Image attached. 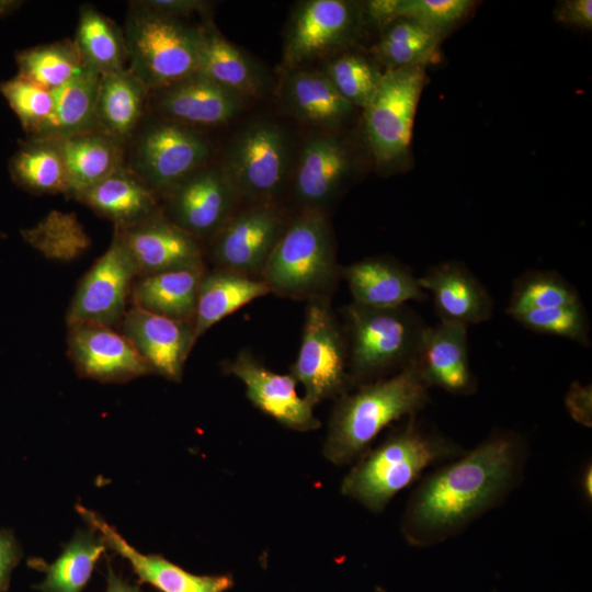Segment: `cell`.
Instances as JSON below:
<instances>
[{
    "mask_svg": "<svg viewBox=\"0 0 592 592\" xmlns=\"http://www.w3.org/2000/svg\"><path fill=\"white\" fill-rule=\"evenodd\" d=\"M528 446L509 430H496L471 449L424 476L406 504L400 531L418 548L464 532L499 506L522 482Z\"/></svg>",
    "mask_w": 592,
    "mask_h": 592,
    "instance_id": "cell-1",
    "label": "cell"
},
{
    "mask_svg": "<svg viewBox=\"0 0 592 592\" xmlns=\"http://www.w3.org/2000/svg\"><path fill=\"white\" fill-rule=\"evenodd\" d=\"M429 389L413 360L390 376L338 397L329 418L325 457L334 465L357 459L386 426L418 415L430 401Z\"/></svg>",
    "mask_w": 592,
    "mask_h": 592,
    "instance_id": "cell-2",
    "label": "cell"
},
{
    "mask_svg": "<svg viewBox=\"0 0 592 592\" xmlns=\"http://www.w3.org/2000/svg\"><path fill=\"white\" fill-rule=\"evenodd\" d=\"M465 449L409 417L375 448L366 449L343 478L341 493L373 513L419 479L424 470L458 457Z\"/></svg>",
    "mask_w": 592,
    "mask_h": 592,
    "instance_id": "cell-3",
    "label": "cell"
},
{
    "mask_svg": "<svg viewBox=\"0 0 592 592\" xmlns=\"http://www.w3.org/2000/svg\"><path fill=\"white\" fill-rule=\"evenodd\" d=\"M334 235L319 209L296 212L275 244L261 275L271 294L309 300L331 298L340 276Z\"/></svg>",
    "mask_w": 592,
    "mask_h": 592,
    "instance_id": "cell-4",
    "label": "cell"
},
{
    "mask_svg": "<svg viewBox=\"0 0 592 592\" xmlns=\"http://www.w3.org/2000/svg\"><path fill=\"white\" fill-rule=\"evenodd\" d=\"M341 326L352 389L409 365L426 327L407 306L374 308L354 301L343 307Z\"/></svg>",
    "mask_w": 592,
    "mask_h": 592,
    "instance_id": "cell-5",
    "label": "cell"
},
{
    "mask_svg": "<svg viewBox=\"0 0 592 592\" xmlns=\"http://www.w3.org/2000/svg\"><path fill=\"white\" fill-rule=\"evenodd\" d=\"M123 34L127 68L149 92L197 72L198 30L178 18L137 1L128 12Z\"/></svg>",
    "mask_w": 592,
    "mask_h": 592,
    "instance_id": "cell-6",
    "label": "cell"
},
{
    "mask_svg": "<svg viewBox=\"0 0 592 592\" xmlns=\"http://www.w3.org/2000/svg\"><path fill=\"white\" fill-rule=\"evenodd\" d=\"M289 374L304 387V397L314 407L352 389L345 338L331 298L306 301L299 351Z\"/></svg>",
    "mask_w": 592,
    "mask_h": 592,
    "instance_id": "cell-7",
    "label": "cell"
},
{
    "mask_svg": "<svg viewBox=\"0 0 592 592\" xmlns=\"http://www.w3.org/2000/svg\"><path fill=\"white\" fill-rule=\"evenodd\" d=\"M425 80V66L383 72L375 94L364 109L366 141L378 164H392L407 155Z\"/></svg>",
    "mask_w": 592,
    "mask_h": 592,
    "instance_id": "cell-8",
    "label": "cell"
},
{
    "mask_svg": "<svg viewBox=\"0 0 592 592\" xmlns=\"http://www.w3.org/2000/svg\"><path fill=\"white\" fill-rule=\"evenodd\" d=\"M289 153L283 132L255 122L230 143L223 171L241 203L276 204L285 186Z\"/></svg>",
    "mask_w": 592,
    "mask_h": 592,
    "instance_id": "cell-9",
    "label": "cell"
},
{
    "mask_svg": "<svg viewBox=\"0 0 592 592\" xmlns=\"http://www.w3.org/2000/svg\"><path fill=\"white\" fill-rule=\"evenodd\" d=\"M289 218L276 204H247L205 246L212 267L260 278Z\"/></svg>",
    "mask_w": 592,
    "mask_h": 592,
    "instance_id": "cell-10",
    "label": "cell"
},
{
    "mask_svg": "<svg viewBox=\"0 0 592 592\" xmlns=\"http://www.w3.org/2000/svg\"><path fill=\"white\" fill-rule=\"evenodd\" d=\"M209 145L194 128L167 119L149 124L138 136L129 169L159 196L205 166Z\"/></svg>",
    "mask_w": 592,
    "mask_h": 592,
    "instance_id": "cell-11",
    "label": "cell"
},
{
    "mask_svg": "<svg viewBox=\"0 0 592 592\" xmlns=\"http://www.w3.org/2000/svg\"><path fill=\"white\" fill-rule=\"evenodd\" d=\"M162 213L204 247L239 209L241 201L223 169L203 166L162 195Z\"/></svg>",
    "mask_w": 592,
    "mask_h": 592,
    "instance_id": "cell-12",
    "label": "cell"
},
{
    "mask_svg": "<svg viewBox=\"0 0 592 592\" xmlns=\"http://www.w3.org/2000/svg\"><path fill=\"white\" fill-rule=\"evenodd\" d=\"M136 277L134 262L114 232L109 249L80 281L67 311V325L93 322L114 327L121 323Z\"/></svg>",
    "mask_w": 592,
    "mask_h": 592,
    "instance_id": "cell-13",
    "label": "cell"
},
{
    "mask_svg": "<svg viewBox=\"0 0 592 592\" xmlns=\"http://www.w3.org/2000/svg\"><path fill=\"white\" fill-rule=\"evenodd\" d=\"M360 25V11L344 0H309L292 14L284 41V64L295 69L349 44Z\"/></svg>",
    "mask_w": 592,
    "mask_h": 592,
    "instance_id": "cell-14",
    "label": "cell"
},
{
    "mask_svg": "<svg viewBox=\"0 0 592 592\" xmlns=\"http://www.w3.org/2000/svg\"><path fill=\"white\" fill-rule=\"evenodd\" d=\"M137 277L206 267L205 247L161 212L127 227H115Z\"/></svg>",
    "mask_w": 592,
    "mask_h": 592,
    "instance_id": "cell-15",
    "label": "cell"
},
{
    "mask_svg": "<svg viewBox=\"0 0 592 592\" xmlns=\"http://www.w3.org/2000/svg\"><path fill=\"white\" fill-rule=\"evenodd\" d=\"M224 372L246 386L250 402L285 428L307 432L320 426L314 406L297 394V382L288 374H278L264 366L250 350H241L232 360L224 361Z\"/></svg>",
    "mask_w": 592,
    "mask_h": 592,
    "instance_id": "cell-16",
    "label": "cell"
},
{
    "mask_svg": "<svg viewBox=\"0 0 592 592\" xmlns=\"http://www.w3.org/2000/svg\"><path fill=\"white\" fill-rule=\"evenodd\" d=\"M68 354L77 373L103 383H125L152 374L129 340L113 327L79 322L68 326Z\"/></svg>",
    "mask_w": 592,
    "mask_h": 592,
    "instance_id": "cell-17",
    "label": "cell"
},
{
    "mask_svg": "<svg viewBox=\"0 0 592 592\" xmlns=\"http://www.w3.org/2000/svg\"><path fill=\"white\" fill-rule=\"evenodd\" d=\"M122 333L152 373L179 383L184 364L196 343L194 323L159 316L136 306L125 312Z\"/></svg>",
    "mask_w": 592,
    "mask_h": 592,
    "instance_id": "cell-18",
    "label": "cell"
},
{
    "mask_svg": "<svg viewBox=\"0 0 592 592\" xmlns=\"http://www.w3.org/2000/svg\"><path fill=\"white\" fill-rule=\"evenodd\" d=\"M76 510L89 527L103 536L109 548L129 562L140 582L160 592H225L232 585L228 576L193 574L163 556L143 554L98 513L81 504H77Z\"/></svg>",
    "mask_w": 592,
    "mask_h": 592,
    "instance_id": "cell-19",
    "label": "cell"
},
{
    "mask_svg": "<svg viewBox=\"0 0 592 592\" xmlns=\"http://www.w3.org/2000/svg\"><path fill=\"white\" fill-rule=\"evenodd\" d=\"M150 92L163 119L187 127L227 124L242 109L240 96L197 72Z\"/></svg>",
    "mask_w": 592,
    "mask_h": 592,
    "instance_id": "cell-20",
    "label": "cell"
},
{
    "mask_svg": "<svg viewBox=\"0 0 592 592\" xmlns=\"http://www.w3.org/2000/svg\"><path fill=\"white\" fill-rule=\"evenodd\" d=\"M468 356L467 326L441 320L424 328L414 361L429 388L471 395L476 379Z\"/></svg>",
    "mask_w": 592,
    "mask_h": 592,
    "instance_id": "cell-21",
    "label": "cell"
},
{
    "mask_svg": "<svg viewBox=\"0 0 592 592\" xmlns=\"http://www.w3.org/2000/svg\"><path fill=\"white\" fill-rule=\"evenodd\" d=\"M353 301L374 308H396L423 301L428 293L408 267L386 258L373 257L341 266Z\"/></svg>",
    "mask_w": 592,
    "mask_h": 592,
    "instance_id": "cell-22",
    "label": "cell"
},
{
    "mask_svg": "<svg viewBox=\"0 0 592 592\" xmlns=\"http://www.w3.org/2000/svg\"><path fill=\"white\" fill-rule=\"evenodd\" d=\"M421 287L433 297L441 320L464 326L487 321L493 300L474 274L457 262L430 267L419 277Z\"/></svg>",
    "mask_w": 592,
    "mask_h": 592,
    "instance_id": "cell-23",
    "label": "cell"
},
{
    "mask_svg": "<svg viewBox=\"0 0 592 592\" xmlns=\"http://www.w3.org/2000/svg\"><path fill=\"white\" fill-rule=\"evenodd\" d=\"M350 168L345 147L334 137H316L303 148L293 181V197L303 209L326 212ZM295 212V213H296Z\"/></svg>",
    "mask_w": 592,
    "mask_h": 592,
    "instance_id": "cell-24",
    "label": "cell"
},
{
    "mask_svg": "<svg viewBox=\"0 0 592 592\" xmlns=\"http://www.w3.org/2000/svg\"><path fill=\"white\" fill-rule=\"evenodd\" d=\"M159 195L129 167H122L77 200L98 215L127 227L161 212Z\"/></svg>",
    "mask_w": 592,
    "mask_h": 592,
    "instance_id": "cell-25",
    "label": "cell"
},
{
    "mask_svg": "<svg viewBox=\"0 0 592 592\" xmlns=\"http://www.w3.org/2000/svg\"><path fill=\"white\" fill-rule=\"evenodd\" d=\"M100 77L87 67L66 84L52 90L53 110L29 138L61 140L98 129L96 98Z\"/></svg>",
    "mask_w": 592,
    "mask_h": 592,
    "instance_id": "cell-26",
    "label": "cell"
},
{
    "mask_svg": "<svg viewBox=\"0 0 592 592\" xmlns=\"http://www.w3.org/2000/svg\"><path fill=\"white\" fill-rule=\"evenodd\" d=\"M207 269L177 270L138 277L130 292L132 306L194 323L200 283Z\"/></svg>",
    "mask_w": 592,
    "mask_h": 592,
    "instance_id": "cell-27",
    "label": "cell"
},
{
    "mask_svg": "<svg viewBox=\"0 0 592 592\" xmlns=\"http://www.w3.org/2000/svg\"><path fill=\"white\" fill-rule=\"evenodd\" d=\"M68 175V196L78 198L125 166L124 144L99 129L59 140Z\"/></svg>",
    "mask_w": 592,
    "mask_h": 592,
    "instance_id": "cell-28",
    "label": "cell"
},
{
    "mask_svg": "<svg viewBox=\"0 0 592 592\" xmlns=\"http://www.w3.org/2000/svg\"><path fill=\"white\" fill-rule=\"evenodd\" d=\"M148 93L128 68L101 76L96 98L98 129L125 145L143 117Z\"/></svg>",
    "mask_w": 592,
    "mask_h": 592,
    "instance_id": "cell-29",
    "label": "cell"
},
{
    "mask_svg": "<svg viewBox=\"0 0 592 592\" xmlns=\"http://www.w3.org/2000/svg\"><path fill=\"white\" fill-rule=\"evenodd\" d=\"M270 293L260 278L212 267L204 273L198 288L194 333L198 340L214 325L250 301Z\"/></svg>",
    "mask_w": 592,
    "mask_h": 592,
    "instance_id": "cell-30",
    "label": "cell"
},
{
    "mask_svg": "<svg viewBox=\"0 0 592 592\" xmlns=\"http://www.w3.org/2000/svg\"><path fill=\"white\" fill-rule=\"evenodd\" d=\"M198 30L197 73L241 99L258 96L263 81L258 68L214 26Z\"/></svg>",
    "mask_w": 592,
    "mask_h": 592,
    "instance_id": "cell-31",
    "label": "cell"
},
{
    "mask_svg": "<svg viewBox=\"0 0 592 592\" xmlns=\"http://www.w3.org/2000/svg\"><path fill=\"white\" fill-rule=\"evenodd\" d=\"M283 100L287 110L305 123L335 126L352 112L321 71L294 70L285 80Z\"/></svg>",
    "mask_w": 592,
    "mask_h": 592,
    "instance_id": "cell-32",
    "label": "cell"
},
{
    "mask_svg": "<svg viewBox=\"0 0 592 592\" xmlns=\"http://www.w3.org/2000/svg\"><path fill=\"white\" fill-rule=\"evenodd\" d=\"M106 548L103 536L92 527L77 530L53 563L44 565L39 559L31 562L45 572L43 581L33 589L39 592H82Z\"/></svg>",
    "mask_w": 592,
    "mask_h": 592,
    "instance_id": "cell-33",
    "label": "cell"
},
{
    "mask_svg": "<svg viewBox=\"0 0 592 592\" xmlns=\"http://www.w3.org/2000/svg\"><path fill=\"white\" fill-rule=\"evenodd\" d=\"M12 181L33 194L68 193V175L59 140L29 138L14 152Z\"/></svg>",
    "mask_w": 592,
    "mask_h": 592,
    "instance_id": "cell-34",
    "label": "cell"
},
{
    "mask_svg": "<svg viewBox=\"0 0 592 592\" xmlns=\"http://www.w3.org/2000/svg\"><path fill=\"white\" fill-rule=\"evenodd\" d=\"M75 44L84 65L99 75L125 69L127 52L124 34L92 5H82Z\"/></svg>",
    "mask_w": 592,
    "mask_h": 592,
    "instance_id": "cell-35",
    "label": "cell"
},
{
    "mask_svg": "<svg viewBox=\"0 0 592 592\" xmlns=\"http://www.w3.org/2000/svg\"><path fill=\"white\" fill-rule=\"evenodd\" d=\"M441 34L423 24L399 18L385 25L375 52L389 69L426 66L436 56Z\"/></svg>",
    "mask_w": 592,
    "mask_h": 592,
    "instance_id": "cell-36",
    "label": "cell"
},
{
    "mask_svg": "<svg viewBox=\"0 0 592 592\" xmlns=\"http://www.w3.org/2000/svg\"><path fill=\"white\" fill-rule=\"evenodd\" d=\"M15 60L19 76L48 90L66 84L87 68L75 42L69 39L21 50Z\"/></svg>",
    "mask_w": 592,
    "mask_h": 592,
    "instance_id": "cell-37",
    "label": "cell"
},
{
    "mask_svg": "<svg viewBox=\"0 0 592 592\" xmlns=\"http://www.w3.org/2000/svg\"><path fill=\"white\" fill-rule=\"evenodd\" d=\"M581 303L576 288L554 271H530L513 284L506 307L509 316L532 309L571 306Z\"/></svg>",
    "mask_w": 592,
    "mask_h": 592,
    "instance_id": "cell-38",
    "label": "cell"
},
{
    "mask_svg": "<svg viewBox=\"0 0 592 592\" xmlns=\"http://www.w3.org/2000/svg\"><path fill=\"white\" fill-rule=\"evenodd\" d=\"M321 72L352 106L363 110L375 94L383 72L357 54H343L327 61Z\"/></svg>",
    "mask_w": 592,
    "mask_h": 592,
    "instance_id": "cell-39",
    "label": "cell"
},
{
    "mask_svg": "<svg viewBox=\"0 0 592 592\" xmlns=\"http://www.w3.org/2000/svg\"><path fill=\"white\" fill-rule=\"evenodd\" d=\"M524 328L590 345V326L582 303L546 309H532L511 316Z\"/></svg>",
    "mask_w": 592,
    "mask_h": 592,
    "instance_id": "cell-40",
    "label": "cell"
},
{
    "mask_svg": "<svg viewBox=\"0 0 592 592\" xmlns=\"http://www.w3.org/2000/svg\"><path fill=\"white\" fill-rule=\"evenodd\" d=\"M0 94L29 136L47 119L53 110L52 90L19 75L0 82Z\"/></svg>",
    "mask_w": 592,
    "mask_h": 592,
    "instance_id": "cell-41",
    "label": "cell"
},
{
    "mask_svg": "<svg viewBox=\"0 0 592 592\" xmlns=\"http://www.w3.org/2000/svg\"><path fill=\"white\" fill-rule=\"evenodd\" d=\"M468 0H398L397 19L414 20L441 34L471 8Z\"/></svg>",
    "mask_w": 592,
    "mask_h": 592,
    "instance_id": "cell-42",
    "label": "cell"
},
{
    "mask_svg": "<svg viewBox=\"0 0 592 592\" xmlns=\"http://www.w3.org/2000/svg\"><path fill=\"white\" fill-rule=\"evenodd\" d=\"M23 551L10 528H0V592L8 591L14 568L22 559Z\"/></svg>",
    "mask_w": 592,
    "mask_h": 592,
    "instance_id": "cell-43",
    "label": "cell"
},
{
    "mask_svg": "<svg viewBox=\"0 0 592 592\" xmlns=\"http://www.w3.org/2000/svg\"><path fill=\"white\" fill-rule=\"evenodd\" d=\"M571 418L588 428L592 426V389L591 385L572 383L565 400Z\"/></svg>",
    "mask_w": 592,
    "mask_h": 592,
    "instance_id": "cell-44",
    "label": "cell"
},
{
    "mask_svg": "<svg viewBox=\"0 0 592 592\" xmlns=\"http://www.w3.org/2000/svg\"><path fill=\"white\" fill-rule=\"evenodd\" d=\"M558 20L577 27L592 29V1L568 0L562 1L556 10Z\"/></svg>",
    "mask_w": 592,
    "mask_h": 592,
    "instance_id": "cell-45",
    "label": "cell"
},
{
    "mask_svg": "<svg viewBox=\"0 0 592 592\" xmlns=\"http://www.w3.org/2000/svg\"><path fill=\"white\" fill-rule=\"evenodd\" d=\"M141 2L157 12L173 18L190 14L205 5L204 2L197 0H148Z\"/></svg>",
    "mask_w": 592,
    "mask_h": 592,
    "instance_id": "cell-46",
    "label": "cell"
},
{
    "mask_svg": "<svg viewBox=\"0 0 592 592\" xmlns=\"http://www.w3.org/2000/svg\"><path fill=\"white\" fill-rule=\"evenodd\" d=\"M107 576H106V590L105 592H141V590L124 580L117 574L111 562L107 560Z\"/></svg>",
    "mask_w": 592,
    "mask_h": 592,
    "instance_id": "cell-47",
    "label": "cell"
},
{
    "mask_svg": "<svg viewBox=\"0 0 592 592\" xmlns=\"http://www.w3.org/2000/svg\"><path fill=\"white\" fill-rule=\"evenodd\" d=\"M581 492L584 497L585 500H589L591 501V498H592V466L591 464L589 463V465H587L582 471V475H581Z\"/></svg>",
    "mask_w": 592,
    "mask_h": 592,
    "instance_id": "cell-48",
    "label": "cell"
},
{
    "mask_svg": "<svg viewBox=\"0 0 592 592\" xmlns=\"http://www.w3.org/2000/svg\"><path fill=\"white\" fill-rule=\"evenodd\" d=\"M19 4L20 2L0 0V16L4 15L5 13L11 12Z\"/></svg>",
    "mask_w": 592,
    "mask_h": 592,
    "instance_id": "cell-49",
    "label": "cell"
}]
</instances>
